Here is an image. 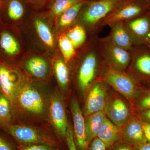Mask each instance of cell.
Here are the masks:
<instances>
[{
  "mask_svg": "<svg viewBox=\"0 0 150 150\" xmlns=\"http://www.w3.org/2000/svg\"><path fill=\"white\" fill-rule=\"evenodd\" d=\"M130 0H93L91 1L80 15L81 25L86 29L97 31L98 26L105 18Z\"/></svg>",
  "mask_w": 150,
  "mask_h": 150,
  "instance_id": "3",
  "label": "cell"
},
{
  "mask_svg": "<svg viewBox=\"0 0 150 150\" xmlns=\"http://www.w3.org/2000/svg\"><path fill=\"white\" fill-rule=\"evenodd\" d=\"M0 150H16L9 141L0 134Z\"/></svg>",
  "mask_w": 150,
  "mask_h": 150,
  "instance_id": "32",
  "label": "cell"
},
{
  "mask_svg": "<svg viewBox=\"0 0 150 150\" xmlns=\"http://www.w3.org/2000/svg\"><path fill=\"white\" fill-rule=\"evenodd\" d=\"M150 1L130 0L105 18L98 26L97 31L114 23L127 21L147 13L149 11Z\"/></svg>",
  "mask_w": 150,
  "mask_h": 150,
  "instance_id": "7",
  "label": "cell"
},
{
  "mask_svg": "<svg viewBox=\"0 0 150 150\" xmlns=\"http://www.w3.org/2000/svg\"><path fill=\"white\" fill-rule=\"evenodd\" d=\"M93 0H56L51 7V13L54 16H60L65 10L78 3Z\"/></svg>",
  "mask_w": 150,
  "mask_h": 150,
  "instance_id": "29",
  "label": "cell"
},
{
  "mask_svg": "<svg viewBox=\"0 0 150 150\" xmlns=\"http://www.w3.org/2000/svg\"><path fill=\"white\" fill-rule=\"evenodd\" d=\"M98 49L103 63L108 68L125 71L131 62V52L120 48L108 36L97 38Z\"/></svg>",
  "mask_w": 150,
  "mask_h": 150,
  "instance_id": "6",
  "label": "cell"
},
{
  "mask_svg": "<svg viewBox=\"0 0 150 150\" xmlns=\"http://www.w3.org/2000/svg\"><path fill=\"white\" fill-rule=\"evenodd\" d=\"M20 50L19 43L12 32L6 28H0V59H12Z\"/></svg>",
  "mask_w": 150,
  "mask_h": 150,
  "instance_id": "17",
  "label": "cell"
},
{
  "mask_svg": "<svg viewBox=\"0 0 150 150\" xmlns=\"http://www.w3.org/2000/svg\"><path fill=\"white\" fill-rule=\"evenodd\" d=\"M2 10H4L9 21L12 22L20 20L24 14V8L19 0H5Z\"/></svg>",
  "mask_w": 150,
  "mask_h": 150,
  "instance_id": "22",
  "label": "cell"
},
{
  "mask_svg": "<svg viewBox=\"0 0 150 150\" xmlns=\"http://www.w3.org/2000/svg\"><path fill=\"white\" fill-rule=\"evenodd\" d=\"M145 46H146L147 48L150 51V38L145 44Z\"/></svg>",
  "mask_w": 150,
  "mask_h": 150,
  "instance_id": "38",
  "label": "cell"
},
{
  "mask_svg": "<svg viewBox=\"0 0 150 150\" xmlns=\"http://www.w3.org/2000/svg\"><path fill=\"white\" fill-rule=\"evenodd\" d=\"M34 24L38 35L42 42L48 47H54V37L48 25L39 19L35 20Z\"/></svg>",
  "mask_w": 150,
  "mask_h": 150,
  "instance_id": "26",
  "label": "cell"
},
{
  "mask_svg": "<svg viewBox=\"0 0 150 150\" xmlns=\"http://www.w3.org/2000/svg\"><path fill=\"white\" fill-rule=\"evenodd\" d=\"M71 108L74 122V132L77 143L81 149L86 150L88 146L86 141L85 120L76 99L72 100Z\"/></svg>",
  "mask_w": 150,
  "mask_h": 150,
  "instance_id": "16",
  "label": "cell"
},
{
  "mask_svg": "<svg viewBox=\"0 0 150 150\" xmlns=\"http://www.w3.org/2000/svg\"><path fill=\"white\" fill-rule=\"evenodd\" d=\"M128 74L140 81H150V51L136 47L131 51Z\"/></svg>",
  "mask_w": 150,
  "mask_h": 150,
  "instance_id": "10",
  "label": "cell"
},
{
  "mask_svg": "<svg viewBox=\"0 0 150 150\" xmlns=\"http://www.w3.org/2000/svg\"><path fill=\"white\" fill-rule=\"evenodd\" d=\"M49 101L39 89L24 81L11 103L13 119L23 114L35 118L43 117L48 113Z\"/></svg>",
  "mask_w": 150,
  "mask_h": 150,
  "instance_id": "1",
  "label": "cell"
},
{
  "mask_svg": "<svg viewBox=\"0 0 150 150\" xmlns=\"http://www.w3.org/2000/svg\"><path fill=\"white\" fill-rule=\"evenodd\" d=\"M97 37L93 36L87 51L83 56L79 68L78 83L81 93L84 95L95 80L100 65L103 63L100 53Z\"/></svg>",
  "mask_w": 150,
  "mask_h": 150,
  "instance_id": "2",
  "label": "cell"
},
{
  "mask_svg": "<svg viewBox=\"0 0 150 150\" xmlns=\"http://www.w3.org/2000/svg\"><path fill=\"white\" fill-rule=\"evenodd\" d=\"M54 73L60 88L66 92L68 89L70 81V73L67 64L64 59H58L54 62Z\"/></svg>",
  "mask_w": 150,
  "mask_h": 150,
  "instance_id": "21",
  "label": "cell"
},
{
  "mask_svg": "<svg viewBox=\"0 0 150 150\" xmlns=\"http://www.w3.org/2000/svg\"><path fill=\"white\" fill-rule=\"evenodd\" d=\"M104 110L109 120L120 127L124 126L131 117L130 108L118 98H113L106 101Z\"/></svg>",
  "mask_w": 150,
  "mask_h": 150,
  "instance_id": "13",
  "label": "cell"
},
{
  "mask_svg": "<svg viewBox=\"0 0 150 150\" xmlns=\"http://www.w3.org/2000/svg\"><path fill=\"white\" fill-rule=\"evenodd\" d=\"M141 122H142V127L145 137L148 142H150V123L145 122L142 120H141Z\"/></svg>",
  "mask_w": 150,
  "mask_h": 150,
  "instance_id": "35",
  "label": "cell"
},
{
  "mask_svg": "<svg viewBox=\"0 0 150 150\" xmlns=\"http://www.w3.org/2000/svg\"><path fill=\"white\" fill-rule=\"evenodd\" d=\"M149 12L150 13V7H149Z\"/></svg>",
  "mask_w": 150,
  "mask_h": 150,
  "instance_id": "43",
  "label": "cell"
},
{
  "mask_svg": "<svg viewBox=\"0 0 150 150\" xmlns=\"http://www.w3.org/2000/svg\"><path fill=\"white\" fill-rule=\"evenodd\" d=\"M17 141L20 145L46 144L56 146L51 136L35 127L12 123L1 127Z\"/></svg>",
  "mask_w": 150,
  "mask_h": 150,
  "instance_id": "5",
  "label": "cell"
},
{
  "mask_svg": "<svg viewBox=\"0 0 150 150\" xmlns=\"http://www.w3.org/2000/svg\"><path fill=\"white\" fill-rule=\"evenodd\" d=\"M25 67L28 72L38 79L46 77L49 71L47 62L40 57L35 56L28 59Z\"/></svg>",
  "mask_w": 150,
  "mask_h": 150,
  "instance_id": "20",
  "label": "cell"
},
{
  "mask_svg": "<svg viewBox=\"0 0 150 150\" xmlns=\"http://www.w3.org/2000/svg\"><path fill=\"white\" fill-rule=\"evenodd\" d=\"M116 150H132L131 148L127 146H121L118 148Z\"/></svg>",
  "mask_w": 150,
  "mask_h": 150,
  "instance_id": "37",
  "label": "cell"
},
{
  "mask_svg": "<svg viewBox=\"0 0 150 150\" xmlns=\"http://www.w3.org/2000/svg\"><path fill=\"white\" fill-rule=\"evenodd\" d=\"M48 117L56 133L66 139L69 124L64 104L60 93H55L49 98Z\"/></svg>",
  "mask_w": 150,
  "mask_h": 150,
  "instance_id": "9",
  "label": "cell"
},
{
  "mask_svg": "<svg viewBox=\"0 0 150 150\" xmlns=\"http://www.w3.org/2000/svg\"><path fill=\"white\" fill-rule=\"evenodd\" d=\"M17 150H61L55 146L46 144L19 145Z\"/></svg>",
  "mask_w": 150,
  "mask_h": 150,
  "instance_id": "30",
  "label": "cell"
},
{
  "mask_svg": "<svg viewBox=\"0 0 150 150\" xmlns=\"http://www.w3.org/2000/svg\"><path fill=\"white\" fill-rule=\"evenodd\" d=\"M134 105V109L137 112L150 109V88H141Z\"/></svg>",
  "mask_w": 150,
  "mask_h": 150,
  "instance_id": "28",
  "label": "cell"
},
{
  "mask_svg": "<svg viewBox=\"0 0 150 150\" xmlns=\"http://www.w3.org/2000/svg\"><path fill=\"white\" fill-rule=\"evenodd\" d=\"M108 26L110 30L108 36L115 45L130 52L137 47L124 21L114 23Z\"/></svg>",
  "mask_w": 150,
  "mask_h": 150,
  "instance_id": "14",
  "label": "cell"
},
{
  "mask_svg": "<svg viewBox=\"0 0 150 150\" xmlns=\"http://www.w3.org/2000/svg\"><path fill=\"white\" fill-rule=\"evenodd\" d=\"M100 78L105 83L112 87L134 105L142 88L141 82L125 71L106 67Z\"/></svg>",
  "mask_w": 150,
  "mask_h": 150,
  "instance_id": "4",
  "label": "cell"
},
{
  "mask_svg": "<svg viewBox=\"0 0 150 150\" xmlns=\"http://www.w3.org/2000/svg\"><path fill=\"white\" fill-rule=\"evenodd\" d=\"M139 149V150H150V142H147L142 145Z\"/></svg>",
  "mask_w": 150,
  "mask_h": 150,
  "instance_id": "36",
  "label": "cell"
},
{
  "mask_svg": "<svg viewBox=\"0 0 150 150\" xmlns=\"http://www.w3.org/2000/svg\"><path fill=\"white\" fill-rule=\"evenodd\" d=\"M58 45L64 61L67 64L72 60L76 56V49L66 33L61 34L58 38Z\"/></svg>",
  "mask_w": 150,
  "mask_h": 150,
  "instance_id": "25",
  "label": "cell"
},
{
  "mask_svg": "<svg viewBox=\"0 0 150 150\" xmlns=\"http://www.w3.org/2000/svg\"><path fill=\"white\" fill-rule=\"evenodd\" d=\"M122 135L121 128L106 117L97 137L104 143L107 147L117 142Z\"/></svg>",
  "mask_w": 150,
  "mask_h": 150,
  "instance_id": "19",
  "label": "cell"
},
{
  "mask_svg": "<svg viewBox=\"0 0 150 150\" xmlns=\"http://www.w3.org/2000/svg\"><path fill=\"white\" fill-rule=\"evenodd\" d=\"M0 24L3 25L2 21L1 18V15H0Z\"/></svg>",
  "mask_w": 150,
  "mask_h": 150,
  "instance_id": "40",
  "label": "cell"
},
{
  "mask_svg": "<svg viewBox=\"0 0 150 150\" xmlns=\"http://www.w3.org/2000/svg\"><path fill=\"white\" fill-rule=\"evenodd\" d=\"M2 93L1 88V85H0V93Z\"/></svg>",
  "mask_w": 150,
  "mask_h": 150,
  "instance_id": "41",
  "label": "cell"
},
{
  "mask_svg": "<svg viewBox=\"0 0 150 150\" xmlns=\"http://www.w3.org/2000/svg\"><path fill=\"white\" fill-rule=\"evenodd\" d=\"M124 22L137 46L145 45L150 38V13Z\"/></svg>",
  "mask_w": 150,
  "mask_h": 150,
  "instance_id": "12",
  "label": "cell"
},
{
  "mask_svg": "<svg viewBox=\"0 0 150 150\" xmlns=\"http://www.w3.org/2000/svg\"><path fill=\"white\" fill-rule=\"evenodd\" d=\"M24 81L18 68L0 59V85L2 92L11 103Z\"/></svg>",
  "mask_w": 150,
  "mask_h": 150,
  "instance_id": "8",
  "label": "cell"
},
{
  "mask_svg": "<svg viewBox=\"0 0 150 150\" xmlns=\"http://www.w3.org/2000/svg\"><path fill=\"white\" fill-rule=\"evenodd\" d=\"M65 33L76 49L82 46L86 41V30L80 23L75 24Z\"/></svg>",
  "mask_w": 150,
  "mask_h": 150,
  "instance_id": "24",
  "label": "cell"
},
{
  "mask_svg": "<svg viewBox=\"0 0 150 150\" xmlns=\"http://www.w3.org/2000/svg\"><path fill=\"white\" fill-rule=\"evenodd\" d=\"M5 0H0V11L1 10L4 4Z\"/></svg>",
  "mask_w": 150,
  "mask_h": 150,
  "instance_id": "39",
  "label": "cell"
},
{
  "mask_svg": "<svg viewBox=\"0 0 150 150\" xmlns=\"http://www.w3.org/2000/svg\"><path fill=\"white\" fill-rule=\"evenodd\" d=\"M87 2L88 1L78 3L63 12L60 15L59 23L60 26L66 28L72 24Z\"/></svg>",
  "mask_w": 150,
  "mask_h": 150,
  "instance_id": "23",
  "label": "cell"
},
{
  "mask_svg": "<svg viewBox=\"0 0 150 150\" xmlns=\"http://www.w3.org/2000/svg\"><path fill=\"white\" fill-rule=\"evenodd\" d=\"M137 116L142 121L150 123V109L137 112Z\"/></svg>",
  "mask_w": 150,
  "mask_h": 150,
  "instance_id": "34",
  "label": "cell"
},
{
  "mask_svg": "<svg viewBox=\"0 0 150 150\" xmlns=\"http://www.w3.org/2000/svg\"><path fill=\"white\" fill-rule=\"evenodd\" d=\"M66 139L67 140V144L69 150H76L74 140L72 128L69 125L68 129H67Z\"/></svg>",
  "mask_w": 150,
  "mask_h": 150,
  "instance_id": "31",
  "label": "cell"
},
{
  "mask_svg": "<svg viewBox=\"0 0 150 150\" xmlns=\"http://www.w3.org/2000/svg\"><path fill=\"white\" fill-rule=\"evenodd\" d=\"M85 119L86 141L88 146L97 137L100 129L106 118L104 109L86 116Z\"/></svg>",
  "mask_w": 150,
  "mask_h": 150,
  "instance_id": "18",
  "label": "cell"
},
{
  "mask_svg": "<svg viewBox=\"0 0 150 150\" xmlns=\"http://www.w3.org/2000/svg\"><path fill=\"white\" fill-rule=\"evenodd\" d=\"M89 150H105L106 146L104 143L97 137L91 142Z\"/></svg>",
  "mask_w": 150,
  "mask_h": 150,
  "instance_id": "33",
  "label": "cell"
},
{
  "mask_svg": "<svg viewBox=\"0 0 150 150\" xmlns=\"http://www.w3.org/2000/svg\"><path fill=\"white\" fill-rule=\"evenodd\" d=\"M13 118L10 102L2 93H0V128L12 123Z\"/></svg>",
  "mask_w": 150,
  "mask_h": 150,
  "instance_id": "27",
  "label": "cell"
},
{
  "mask_svg": "<svg viewBox=\"0 0 150 150\" xmlns=\"http://www.w3.org/2000/svg\"><path fill=\"white\" fill-rule=\"evenodd\" d=\"M123 126L122 135L130 144L139 148L148 142L142 128L141 120L137 115L131 116Z\"/></svg>",
  "mask_w": 150,
  "mask_h": 150,
  "instance_id": "15",
  "label": "cell"
},
{
  "mask_svg": "<svg viewBox=\"0 0 150 150\" xmlns=\"http://www.w3.org/2000/svg\"><path fill=\"white\" fill-rule=\"evenodd\" d=\"M106 88L105 83L97 79L91 85L87 93L83 110L85 117L104 109L106 101Z\"/></svg>",
  "mask_w": 150,
  "mask_h": 150,
  "instance_id": "11",
  "label": "cell"
},
{
  "mask_svg": "<svg viewBox=\"0 0 150 150\" xmlns=\"http://www.w3.org/2000/svg\"><path fill=\"white\" fill-rule=\"evenodd\" d=\"M148 87H149L150 88V83L148 85Z\"/></svg>",
  "mask_w": 150,
  "mask_h": 150,
  "instance_id": "42",
  "label": "cell"
}]
</instances>
